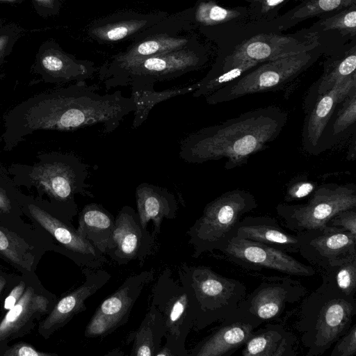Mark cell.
Wrapping results in <instances>:
<instances>
[{
	"mask_svg": "<svg viewBox=\"0 0 356 356\" xmlns=\"http://www.w3.org/2000/svg\"><path fill=\"white\" fill-rule=\"evenodd\" d=\"M208 336L198 342L189 356H230L243 346L252 332L261 324L236 310Z\"/></svg>",
	"mask_w": 356,
	"mask_h": 356,
	"instance_id": "44dd1931",
	"label": "cell"
},
{
	"mask_svg": "<svg viewBox=\"0 0 356 356\" xmlns=\"http://www.w3.org/2000/svg\"><path fill=\"white\" fill-rule=\"evenodd\" d=\"M155 235L143 227L132 207L123 206L115 217V224L105 254L118 265L138 261L140 265L154 248Z\"/></svg>",
	"mask_w": 356,
	"mask_h": 356,
	"instance_id": "e0dca14e",
	"label": "cell"
},
{
	"mask_svg": "<svg viewBox=\"0 0 356 356\" xmlns=\"http://www.w3.org/2000/svg\"><path fill=\"white\" fill-rule=\"evenodd\" d=\"M97 90L86 81H78L19 103L3 117L0 139L3 149L13 150L38 131H75L101 124L104 133L114 131L136 105L121 91L102 95Z\"/></svg>",
	"mask_w": 356,
	"mask_h": 356,
	"instance_id": "6da1fadb",
	"label": "cell"
},
{
	"mask_svg": "<svg viewBox=\"0 0 356 356\" xmlns=\"http://www.w3.org/2000/svg\"><path fill=\"white\" fill-rule=\"evenodd\" d=\"M307 293V289L290 275L265 277L257 287L246 294L237 310L261 325L277 322Z\"/></svg>",
	"mask_w": 356,
	"mask_h": 356,
	"instance_id": "4fadbf2b",
	"label": "cell"
},
{
	"mask_svg": "<svg viewBox=\"0 0 356 356\" xmlns=\"http://www.w3.org/2000/svg\"><path fill=\"white\" fill-rule=\"evenodd\" d=\"M154 83L142 79H134L129 82L131 88V98L136 108L134 113L132 128H138L148 118L151 110L158 104L170 98L193 92L197 87V82L184 87H178L157 91Z\"/></svg>",
	"mask_w": 356,
	"mask_h": 356,
	"instance_id": "f546056e",
	"label": "cell"
},
{
	"mask_svg": "<svg viewBox=\"0 0 356 356\" xmlns=\"http://www.w3.org/2000/svg\"><path fill=\"white\" fill-rule=\"evenodd\" d=\"M224 259L244 269L272 270L290 276L312 277L316 270L289 253L259 242L234 235L218 250Z\"/></svg>",
	"mask_w": 356,
	"mask_h": 356,
	"instance_id": "9a60e30c",
	"label": "cell"
},
{
	"mask_svg": "<svg viewBox=\"0 0 356 356\" xmlns=\"http://www.w3.org/2000/svg\"><path fill=\"white\" fill-rule=\"evenodd\" d=\"M287 120L288 113L276 106L243 113L188 135L180 143L179 157L191 164L225 159L226 170L242 166L278 138Z\"/></svg>",
	"mask_w": 356,
	"mask_h": 356,
	"instance_id": "7a4b0ae2",
	"label": "cell"
},
{
	"mask_svg": "<svg viewBox=\"0 0 356 356\" xmlns=\"http://www.w3.org/2000/svg\"><path fill=\"white\" fill-rule=\"evenodd\" d=\"M248 339L243 356H297L298 338L281 323H265Z\"/></svg>",
	"mask_w": 356,
	"mask_h": 356,
	"instance_id": "4316f807",
	"label": "cell"
},
{
	"mask_svg": "<svg viewBox=\"0 0 356 356\" xmlns=\"http://www.w3.org/2000/svg\"><path fill=\"white\" fill-rule=\"evenodd\" d=\"M298 234L300 236L298 253L319 271L356 255V236L341 228L327 226Z\"/></svg>",
	"mask_w": 356,
	"mask_h": 356,
	"instance_id": "ac0fdd59",
	"label": "cell"
},
{
	"mask_svg": "<svg viewBox=\"0 0 356 356\" xmlns=\"http://www.w3.org/2000/svg\"><path fill=\"white\" fill-rule=\"evenodd\" d=\"M21 34V29L15 24L0 27V70ZM3 76L4 74H0V80Z\"/></svg>",
	"mask_w": 356,
	"mask_h": 356,
	"instance_id": "60d3db41",
	"label": "cell"
},
{
	"mask_svg": "<svg viewBox=\"0 0 356 356\" xmlns=\"http://www.w3.org/2000/svg\"><path fill=\"white\" fill-rule=\"evenodd\" d=\"M289 0H260L250 5L248 9L247 19L250 22L266 23L275 18L280 9Z\"/></svg>",
	"mask_w": 356,
	"mask_h": 356,
	"instance_id": "ab89813d",
	"label": "cell"
},
{
	"mask_svg": "<svg viewBox=\"0 0 356 356\" xmlns=\"http://www.w3.org/2000/svg\"><path fill=\"white\" fill-rule=\"evenodd\" d=\"M33 71L40 81L56 84L86 81L97 69L93 62L79 60L65 52L56 43L47 42L39 49Z\"/></svg>",
	"mask_w": 356,
	"mask_h": 356,
	"instance_id": "ffe728a7",
	"label": "cell"
},
{
	"mask_svg": "<svg viewBox=\"0 0 356 356\" xmlns=\"http://www.w3.org/2000/svg\"><path fill=\"white\" fill-rule=\"evenodd\" d=\"M316 184L305 177L291 181L289 184L285 195V202H291L303 199L311 195L316 188Z\"/></svg>",
	"mask_w": 356,
	"mask_h": 356,
	"instance_id": "b9f144b4",
	"label": "cell"
},
{
	"mask_svg": "<svg viewBox=\"0 0 356 356\" xmlns=\"http://www.w3.org/2000/svg\"><path fill=\"white\" fill-rule=\"evenodd\" d=\"M56 353H51L37 350L33 346L25 342H18L8 348L3 352L2 356H57Z\"/></svg>",
	"mask_w": 356,
	"mask_h": 356,
	"instance_id": "f6af8a7d",
	"label": "cell"
},
{
	"mask_svg": "<svg viewBox=\"0 0 356 356\" xmlns=\"http://www.w3.org/2000/svg\"><path fill=\"white\" fill-rule=\"evenodd\" d=\"M84 282L77 288L58 299L50 312L40 321L38 334L48 339L66 325L76 314L86 310V300L110 280V273L103 269L84 268Z\"/></svg>",
	"mask_w": 356,
	"mask_h": 356,
	"instance_id": "d6986e66",
	"label": "cell"
},
{
	"mask_svg": "<svg viewBox=\"0 0 356 356\" xmlns=\"http://www.w3.org/2000/svg\"><path fill=\"white\" fill-rule=\"evenodd\" d=\"M355 131L353 133V141L351 143L352 146L349 147L348 156L347 158L349 160L353 161L355 158Z\"/></svg>",
	"mask_w": 356,
	"mask_h": 356,
	"instance_id": "681fc988",
	"label": "cell"
},
{
	"mask_svg": "<svg viewBox=\"0 0 356 356\" xmlns=\"http://www.w3.org/2000/svg\"><path fill=\"white\" fill-rule=\"evenodd\" d=\"M191 38L157 34L139 40L127 51L115 55L100 72L107 71L133 61L179 49L191 44Z\"/></svg>",
	"mask_w": 356,
	"mask_h": 356,
	"instance_id": "f1b7e54d",
	"label": "cell"
},
{
	"mask_svg": "<svg viewBox=\"0 0 356 356\" xmlns=\"http://www.w3.org/2000/svg\"><path fill=\"white\" fill-rule=\"evenodd\" d=\"M154 270L128 277L97 307L84 331L88 338L104 337L125 325L145 286L154 280Z\"/></svg>",
	"mask_w": 356,
	"mask_h": 356,
	"instance_id": "2e32d148",
	"label": "cell"
},
{
	"mask_svg": "<svg viewBox=\"0 0 356 356\" xmlns=\"http://www.w3.org/2000/svg\"><path fill=\"white\" fill-rule=\"evenodd\" d=\"M178 274L180 283L190 289L197 305L193 327L196 331L232 315L247 294L243 282L222 276L208 266L184 263Z\"/></svg>",
	"mask_w": 356,
	"mask_h": 356,
	"instance_id": "5b68a950",
	"label": "cell"
},
{
	"mask_svg": "<svg viewBox=\"0 0 356 356\" xmlns=\"http://www.w3.org/2000/svg\"><path fill=\"white\" fill-rule=\"evenodd\" d=\"M286 315L307 348L306 356H319L351 327L356 314L355 298L346 296L322 282Z\"/></svg>",
	"mask_w": 356,
	"mask_h": 356,
	"instance_id": "277c9868",
	"label": "cell"
},
{
	"mask_svg": "<svg viewBox=\"0 0 356 356\" xmlns=\"http://www.w3.org/2000/svg\"><path fill=\"white\" fill-rule=\"evenodd\" d=\"M322 282L343 295L355 298L356 293V255L340 260L320 271Z\"/></svg>",
	"mask_w": 356,
	"mask_h": 356,
	"instance_id": "d590c367",
	"label": "cell"
},
{
	"mask_svg": "<svg viewBox=\"0 0 356 356\" xmlns=\"http://www.w3.org/2000/svg\"><path fill=\"white\" fill-rule=\"evenodd\" d=\"M207 61L203 50L186 47L128 63L114 69L100 72L107 89L127 86L129 81L142 79L154 83L177 78L196 70Z\"/></svg>",
	"mask_w": 356,
	"mask_h": 356,
	"instance_id": "8fae6325",
	"label": "cell"
},
{
	"mask_svg": "<svg viewBox=\"0 0 356 356\" xmlns=\"http://www.w3.org/2000/svg\"><path fill=\"white\" fill-rule=\"evenodd\" d=\"M235 235L286 253L299 252V234L286 232L275 218L268 216L243 217L236 226Z\"/></svg>",
	"mask_w": 356,
	"mask_h": 356,
	"instance_id": "d4e9b609",
	"label": "cell"
},
{
	"mask_svg": "<svg viewBox=\"0 0 356 356\" xmlns=\"http://www.w3.org/2000/svg\"><path fill=\"white\" fill-rule=\"evenodd\" d=\"M259 64L261 63L254 61L241 62L218 74L210 79L206 81L200 80L197 81V87L193 92L192 96L193 97H207Z\"/></svg>",
	"mask_w": 356,
	"mask_h": 356,
	"instance_id": "f35d334b",
	"label": "cell"
},
{
	"mask_svg": "<svg viewBox=\"0 0 356 356\" xmlns=\"http://www.w3.org/2000/svg\"><path fill=\"white\" fill-rule=\"evenodd\" d=\"M167 15L165 12L147 14L119 12L92 22L89 26L88 34L99 43H113L142 33L163 20Z\"/></svg>",
	"mask_w": 356,
	"mask_h": 356,
	"instance_id": "cb8c5ba5",
	"label": "cell"
},
{
	"mask_svg": "<svg viewBox=\"0 0 356 356\" xmlns=\"http://www.w3.org/2000/svg\"><path fill=\"white\" fill-rule=\"evenodd\" d=\"M21 275L8 272L0 266V304L3 302L10 290L18 282Z\"/></svg>",
	"mask_w": 356,
	"mask_h": 356,
	"instance_id": "7dc6e473",
	"label": "cell"
},
{
	"mask_svg": "<svg viewBox=\"0 0 356 356\" xmlns=\"http://www.w3.org/2000/svg\"><path fill=\"white\" fill-rule=\"evenodd\" d=\"M31 273L22 274L18 282L13 287L3 302V310L11 309L23 295Z\"/></svg>",
	"mask_w": 356,
	"mask_h": 356,
	"instance_id": "bcb514c9",
	"label": "cell"
},
{
	"mask_svg": "<svg viewBox=\"0 0 356 356\" xmlns=\"http://www.w3.org/2000/svg\"><path fill=\"white\" fill-rule=\"evenodd\" d=\"M323 52L322 45H318L309 51L264 62L205 97L206 102L215 105L277 90L313 65Z\"/></svg>",
	"mask_w": 356,
	"mask_h": 356,
	"instance_id": "ba28073f",
	"label": "cell"
},
{
	"mask_svg": "<svg viewBox=\"0 0 356 356\" xmlns=\"http://www.w3.org/2000/svg\"><path fill=\"white\" fill-rule=\"evenodd\" d=\"M167 333L163 316L152 304L137 330L130 332L126 343H133L131 356H155Z\"/></svg>",
	"mask_w": 356,
	"mask_h": 356,
	"instance_id": "d6a6232c",
	"label": "cell"
},
{
	"mask_svg": "<svg viewBox=\"0 0 356 356\" xmlns=\"http://www.w3.org/2000/svg\"><path fill=\"white\" fill-rule=\"evenodd\" d=\"M336 31L341 37L355 39L356 33V5L326 15L306 32L316 35L321 32Z\"/></svg>",
	"mask_w": 356,
	"mask_h": 356,
	"instance_id": "74e56055",
	"label": "cell"
},
{
	"mask_svg": "<svg viewBox=\"0 0 356 356\" xmlns=\"http://www.w3.org/2000/svg\"><path fill=\"white\" fill-rule=\"evenodd\" d=\"M356 208L353 184H325L317 186L305 204L281 203L277 213L284 226L295 234L323 229L337 213Z\"/></svg>",
	"mask_w": 356,
	"mask_h": 356,
	"instance_id": "30bf717a",
	"label": "cell"
},
{
	"mask_svg": "<svg viewBox=\"0 0 356 356\" xmlns=\"http://www.w3.org/2000/svg\"><path fill=\"white\" fill-rule=\"evenodd\" d=\"M123 355L124 353L120 349H115L105 354L106 356H122Z\"/></svg>",
	"mask_w": 356,
	"mask_h": 356,
	"instance_id": "f907efd6",
	"label": "cell"
},
{
	"mask_svg": "<svg viewBox=\"0 0 356 356\" xmlns=\"http://www.w3.org/2000/svg\"><path fill=\"white\" fill-rule=\"evenodd\" d=\"M356 73V46L355 42L346 49L339 50L329 58L321 77L309 90L305 104L307 108L319 96L331 90L337 83Z\"/></svg>",
	"mask_w": 356,
	"mask_h": 356,
	"instance_id": "1f68e13d",
	"label": "cell"
},
{
	"mask_svg": "<svg viewBox=\"0 0 356 356\" xmlns=\"http://www.w3.org/2000/svg\"><path fill=\"white\" fill-rule=\"evenodd\" d=\"M0 266H1V265L0 264Z\"/></svg>",
	"mask_w": 356,
	"mask_h": 356,
	"instance_id": "db71d44e",
	"label": "cell"
},
{
	"mask_svg": "<svg viewBox=\"0 0 356 356\" xmlns=\"http://www.w3.org/2000/svg\"><path fill=\"white\" fill-rule=\"evenodd\" d=\"M353 5H356V0H307L282 16L265 24L273 29L283 31L309 18L323 17Z\"/></svg>",
	"mask_w": 356,
	"mask_h": 356,
	"instance_id": "836d02e7",
	"label": "cell"
},
{
	"mask_svg": "<svg viewBox=\"0 0 356 356\" xmlns=\"http://www.w3.org/2000/svg\"><path fill=\"white\" fill-rule=\"evenodd\" d=\"M79 234L105 254L111 236L115 217L102 204L90 203L79 213Z\"/></svg>",
	"mask_w": 356,
	"mask_h": 356,
	"instance_id": "4dcf8cb0",
	"label": "cell"
},
{
	"mask_svg": "<svg viewBox=\"0 0 356 356\" xmlns=\"http://www.w3.org/2000/svg\"><path fill=\"white\" fill-rule=\"evenodd\" d=\"M257 207L254 195L241 189L227 191L209 202L186 232L193 250L192 257L198 258L205 252L219 250L235 235L245 214Z\"/></svg>",
	"mask_w": 356,
	"mask_h": 356,
	"instance_id": "8992f818",
	"label": "cell"
},
{
	"mask_svg": "<svg viewBox=\"0 0 356 356\" xmlns=\"http://www.w3.org/2000/svg\"><path fill=\"white\" fill-rule=\"evenodd\" d=\"M21 204L25 217L51 242L53 252L79 267L98 269L108 262L105 254L82 237L72 222L56 216L36 197L23 193Z\"/></svg>",
	"mask_w": 356,
	"mask_h": 356,
	"instance_id": "9c48e42d",
	"label": "cell"
},
{
	"mask_svg": "<svg viewBox=\"0 0 356 356\" xmlns=\"http://www.w3.org/2000/svg\"><path fill=\"white\" fill-rule=\"evenodd\" d=\"M151 304L163 316L167 330L165 343L156 356H189L185 343L198 312L190 289L175 281L171 270L166 268L152 288Z\"/></svg>",
	"mask_w": 356,
	"mask_h": 356,
	"instance_id": "52a82bcc",
	"label": "cell"
},
{
	"mask_svg": "<svg viewBox=\"0 0 356 356\" xmlns=\"http://www.w3.org/2000/svg\"><path fill=\"white\" fill-rule=\"evenodd\" d=\"M356 355V324L351 327L336 341L330 356H355Z\"/></svg>",
	"mask_w": 356,
	"mask_h": 356,
	"instance_id": "7bdbcfd3",
	"label": "cell"
},
{
	"mask_svg": "<svg viewBox=\"0 0 356 356\" xmlns=\"http://www.w3.org/2000/svg\"><path fill=\"white\" fill-rule=\"evenodd\" d=\"M23 193L0 165V225L19 234L47 252L53 251L51 241L31 222L24 220L22 208Z\"/></svg>",
	"mask_w": 356,
	"mask_h": 356,
	"instance_id": "603a6c76",
	"label": "cell"
},
{
	"mask_svg": "<svg viewBox=\"0 0 356 356\" xmlns=\"http://www.w3.org/2000/svg\"><path fill=\"white\" fill-rule=\"evenodd\" d=\"M318 45L321 44L318 37L307 32L296 35L259 33L237 45L230 54L218 61L202 80L210 79L241 62L254 61L262 63L309 51Z\"/></svg>",
	"mask_w": 356,
	"mask_h": 356,
	"instance_id": "7c38bea8",
	"label": "cell"
},
{
	"mask_svg": "<svg viewBox=\"0 0 356 356\" xmlns=\"http://www.w3.org/2000/svg\"><path fill=\"white\" fill-rule=\"evenodd\" d=\"M57 300L56 295L42 286L35 273H31L19 301L0 320V356L11 341L29 334Z\"/></svg>",
	"mask_w": 356,
	"mask_h": 356,
	"instance_id": "5bb4252c",
	"label": "cell"
},
{
	"mask_svg": "<svg viewBox=\"0 0 356 356\" xmlns=\"http://www.w3.org/2000/svg\"><path fill=\"white\" fill-rule=\"evenodd\" d=\"M7 171L17 186L34 188L36 197L68 222L79 213L75 196L93 197L87 182L88 165L72 154L40 153L33 164L13 163Z\"/></svg>",
	"mask_w": 356,
	"mask_h": 356,
	"instance_id": "3957f363",
	"label": "cell"
},
{
	"mask_svg": "<svg viewBox=\"0 0 356 356\" xmlns=\"http://www.w3.org/2000/svg\"><path fill=\"white\" fill-rule=\"evenodd\" d=\"M47 252L0 225V258L20 274L35 273Z\"/></svg>",
	"mask_w": 356,
	"mask_h": 356,
	"instance_id": "83f0119b",
	"label": "cell"
},
{
	"mask_svg": "<svg viewBox=\"0 0 356 356\" xmlns=\"http://www.w3.org/2000/svg\"><path fill=\"white\" fill-rule=\"evenodd\" d=\"M332 118H334V120L328 122H331V124H327L325 127L320 138L316 154H318L320 146L328 136L330 138L325 143L323 151L325 149L328 142H334V140L339 139L350 127L355 126L356 121V88H353L340 103Z\"/></svg>",
	"mask_w": 356,
	"mask_h": 356,
	"instance_id": "8d00e7d4",
	"label": "cell"
},
{
	"mask_svg": "<svg viewBox=\"0 0 356 356\" xmlns=\"http://www.w3.org/2000/svg\"><path fill=\"white\" fill-rule=\"evenodd\" d=\"M327 226L341 228L356 236L355 208L337 213L328 221Z\"/></svg>",
	"mask_w": 356,
	"mask_h": 356,
	"instance_id": "ee69618b",
	"label": "cell"
},
{
	"mask_svg": "<svg viewBox=\"0 0 356 356\" xmlns=\"http://www.w3.org/2000/svg\"><path fill=\"white\" fill-rule=\"evenodd\" d=\"M243 1H246L250 3V5H252V4H254L257 2H259L260 0H243Z\"/></svg>",
	"mask_w": 356,
	"mask_h": 356,
	"instance_id": "f5cc1de1",
	"label": "cell"
},
{
	"mask_svg": "<svg viewBox=\"0 0 356 356\" xmlns=\"http://www.w3.org/2000/svg\"><path fill=\"white\" fill-rule=\"evenodd\" d=\"M356 88V73L337 83L326 93L318 97L307 108L302 143L309 154H316L320 138L340 103Z\"/></svg>",
	"mask_w": 356,
	"mask_h": 356,
	"instance_id": "7402d4cb",
	"label": "cell"
},
{
	"mask_svg": "<svg viewBox=\"0 0 356 356\" xmlns=\"http://www.w3.org/2000/svg\"><path fill=\"white\" fill-rule=\"evenodd\" d=\"M248 17L247 8H224L212 0H200L192 9V20L202 26H213Z\"/></svg>",
	"mask_w": 356,
	"mask_h": 356,
	"instance_id": "e575fe53",
	"label": "cell"
},
{
	"mask_svg": "<svg viewBox=\"0 0 356 356\" xmlns=\"http://www.w3.org/2000/svg\"><path fill=\"white\" fill-rule=\"evenodd\" d=\"M135 197L141 225L147 229V224L152 220L155 236L160 234L164 219L172 220L177 217L178 204L176 197L166 188L142 183L137 186Z\"/></svg>",
	"mask_w": 356,
	"mask_h": 356,
	"instance_id": "484cf974",
	"label": "cell"
},
{
	"mask_svg": "<svg viewBox=\"0 0 356 356\" xmlns=\"http://www.w3.org/2000/svg\"><path fill=\"white\" fill-rule=\"evenodd\" d=\"M36 10L42 15H54L59 11L60 0H33Z\"/></svg>",
	"mask_w": 356,
	"mask_h": 356,
	"instance_id": "c3c4849f",
	"label": "cell"
},
{
	"mask_svg": "<svg viewBox=\"0 0 356 356\" xmlns=\"http://www.w3.org/2000/svg\"><path fill=\"white\" fill-rule=\"evenodd\" d=\"M24 0H0V1L10 3H19L22 2Z\"/></svg>",
	"mask_w": 356,
	"mask_h": 356,
	"instance_id": "816d5d0a",
	"label": "cell"
}]
</instances>
